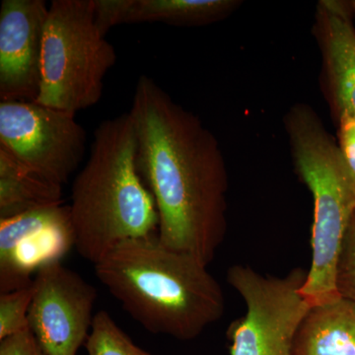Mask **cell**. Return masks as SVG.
<instances>
[{"instance_id": "obj_8", "label": "cell", "mask_w": 355, "mask_h": 355, "mask_svg": "<svg viewBox=\"0 0 355 355\" xmlns=\"http://www.w3.org/2000/svg\"><path fill=\"white\" fill-rule=\"evenodd\" d=\"M96 299L95 286L62 261L40 268L28 322L46 355H77L90 334Z\"/></svg>"}, {"instance_id": "obj_20", "label": "cell", "mask_w": 355, "mask_h": 355, "mask_svg": "<svg viewBox=\"0 0 355 355\" xmlns=\"http://www.w3.org/2000/svg\"><path fill=\"white\" fill-rule=\"evenodd\" d=\"M349 2V6L350 9H352V16H354V18L355 19V0H352V1Z\"/></svg>"}, {"instance_id": "obj_2", "label": "cell", "mask_w": 355, "mask_h": 355, "mask_svg": "<svg viewBox=\"0 0 355 355\" xmlns=\"http://www.w3.org/2000/svg\"><path fill=\"white\" fill-rule=\"evenodd\" d=\"M94 266L103 286L153 334L193 340L225 309L207 266L166 247L158 234L121 242Z\"/></svg>"}, {"instance_id": "obj_21", "label": "cell", "mask_w": 355, "mask_h": 355, "mask_svg": "<svg viewBox=\"0 0 355 355\" xmlns=\"http://www.w3.org/2000/svg\"><path fill=\"white\" fill-rule=\"evenodd\" d=\"M347 113H349V112H347ZM349 114H352V121H354V128H355V114H352V113H349Z\"/></svg>"}, {"instance_id": "obj_13", "label": "cell", "mask_w": 355, "mask_h": 355, "mask_svg": "<svg viewBox=\"0 0 355 355\" xmlns=\"http://www.w3.org/2000/svg\"><path fill=\"white\" fill-rule=\"evenodd\" d=\"M293 355H355V303L340 296L311 307L299 327Z\"/></svg>"}, {"instance_id": "obj_12", "label": "cell", "mask_w": 355, "mask_h": 355, "mask_svg": "<svg viewBox=\"0 0 355 355\" xmlns=\"http://www.w3.org/2000/svg\"><path fill=\"white\" fill-rule=\"evenodd\" d=\"M96 21L106 36L112 27L137 23L202 25L221 19L233 0H94Z\"/></svg>"}, {"instance_id": "obj_17", "label": "cell", "mask_w": 355, "mask_h": 355, "mask_svg": "<svg viewBox=\"0 0 355 355\" xmlns=\"http://www.w3.org/2000/svg\"><path fill=\"white\" fill-rule=\"evenodd\" d=\"M336 288L342 297L355 303V211L343 239L336 272Z\"/></svg>"}, {"instance_id": "obj_4", "label": "cell", "mask_w": 355, "mask_h": 355, "mask_svg": "<svg viewBox=\"0 0 355 355\" xmlns=\"http://www.w3.org/2000/svg\"><path fill=\"white\" fill-rule=\"evenodd\" d=\"M286 127L296 169L314 200L312 260L301 288L313 307L340 296L336 272L355 211V176L340 146L310 107H293L287 114Z\"/></svg>"}, {"instance_id": "obj_7", "label": "cell", "mask_w": 355, "mask_h": 355, "mask_svg": "<svg viewBox=\"0 0 355 355\" xmlns=\"http://www.w3.org/2000/svg\"><path fill=\"white\" fill-rule=\"evenodd\" d=\"M86 140L76 114L37 102H0V147L46 181L67 183L83 160Z\"/></svg>"}, {"instance_id": "obj_16", "label": "cell", "mask_w": 355, "mask_h": 355, "mask_svg": "<svg viewBox=\"0 0 355 355\" xmlns=\"http://www.w3.org/2000/svg\"><path fill=\"white\" fill-rule=\"evenodd\" d=\"M32 298L33 282L25 288L0 293V340L30 329Z\"/></svg>"}, {"instance_id": "obj_5", "label": "cell", "mask_w": 355, "mask_h": 355, "mask_svg": "<svg viewBox=\"0 0 355 355\" xmlns=\"http://www.w3.org/2000/svg\"><path fill=\"white\" fill-rule=\"evenodd\" d=\"M116 58L96 21L94 0H53L44 30L41 90L35 102L73 114L94 106Z\"/></svg>"}, {"instance_id": "obj_19", "label": "cell", "mask_w": 355, "mask_h": 355, "mask_svg": "<svg viewBox=\"0 0 355 355\" xmlns=\"http://www.w3.org/2000/svg\"><path fill=\"white\" fill-rule=\"evenodd\" d=\"M338 146L355 176V128L352 114L347 112L338 114Z\"/></svg>"}, {"instance_id": "obj_14", "label": "cell", "mask_w": 355, "mask_h": 355, "mask_svg": "<svg viewBox=\"0 0 355 355\" xmlns=\"http://www.w3.org/2000/svg\"><path fill=\"white\" fill-rule=\"evenodd\" d=\"M62 203V186L34 174L0 147V220Z\"/></svg>"}, {"instance_id": "obj_11", "label": "cell", "mask_w": 355, "mask_h": 355, "mask_svg": "<svg viewBox=\"0 0 355 355\" xmlns=\"http://www.w3.org/2000/svg\"><path fill=\"white\" fill-rule=\"evenodd\" d=\"M349 1L318 4L317 36L338 114H355V29Z\"/></svg>"}, {"instance_id": "obj_10", "label": "cell", "mask_w": 355, "mask_h": 355, "mask_svg": "<svg viewBox=\"0 0 355 355\" xmlns=\"http://www.w3.org/2000/svg\"><path fill=\"white\" fill-rule=\"evenodd\" d=\"M49 7L43 0H3L0 8V102L38 99Z\"/></svg>"}, {"instance_id": "obj_3", "label": "cell", "mask_w": 355, "mask_h": 355, "mask_svg": "<svg viewBox=\"0 0 355 355\" xmlns=\"http://www.w3.org/2000/svg\"><path fill=\"white\" fill-rule=\"evenodd\" d=\"M74 248L96 263L127 240L158 234L155 202L137 169L130 113L100 123L90 156L72 184Z\"/></svg>"}, {"instance_id": "obj_1", "label": "cell", "mask_w": 355, "mask_h": 355, "mask_svg": "<svg viewBox=\"0 0 355 355\" xmlns=\"http://www.w3.org/2000/svg\"><path fill=\"white\" fill-rule=\"evenodd\" d=\"M130 113L137 169L158 211L159 240L209 266L227 231L228 175L218 141L146 76L137 80Z\"/></svg>"}, {"instance_id": "obj_6", "label": "cell", "mask_w": 355, "mask_h": 355, "mask_svg": "<svg viewBox=\"0 0 355 355\" xmlns=\"http://www.w3.org/2000/svg\"><path fill=\"white\" fill-rule=\"evenodd\" d=\"M307 272L265 277L250 266L228 270L229 284L245 301L246 314L229 327L231 355H293L301 323L311 307L301 293Z\"/></svg>"}, {"instance_id": "obj_15", "label": "cell", "mask_w": 355, "mask_h": 355, "mask_svg": "<svg viewBox=\"0 0 355 355\" xmlns=\"http://www.w3.org/2000/svg\"><path fill=\"white\" fill-rule=\"evenodd\" d=\"M85 347L88 355H154L137 347L104 310L96 313Z\"/></svg>"}, {"instance_id": "obj_9", "label": "cell", "mask_w": 355, "mask_h": 355, "mask_svg": "<svg viewBox=\"0 0 355 355\" xmlns=\"http://www.w3.org/2000/svg\"><path fill=\"white\" fill-rule=\"evenodd\" d=\"M74 247L69 207L49 205L0 220V293L31 286L33 273Z\"/></svg>"}, {"instance_id": "obj_18", "label": "cell", "mask_w": 355, "mask_h": 355, "mask_svg": "<svg viewBox=\"0 0 355 355\" xmlns=\"http://www.w3.org/2000/svg\"><path fill=\"white\" fill-rule=\"evenodd\" d=\"M0 355H46L30 329L0 340Z\"/></svg>"}]
</instances>
